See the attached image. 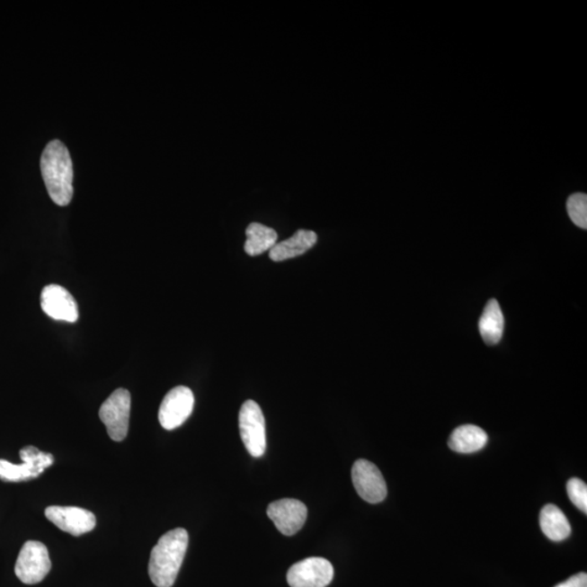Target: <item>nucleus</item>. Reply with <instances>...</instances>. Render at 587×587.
Returning <instances> with one entry per match:
<instances>
[{
	"label": "nucleus",
	"mask_w": 587,
	"mask_h": 587,
	"mask_svg": "<svg viewBox=\"0 0 587 587\" xmlns=\"http://www.w3.org/2000/svg\"><path fill=\"white\" fill-rule=\"evenodd\" d=\"M568 214L570 219L575 226L581 228H587V196L578 193L570 196L567 202Z\"/></svg>",
	"instance_id": "obj_18"
},
{
	"label": "nucleus",
	"mask_w": 587,
	"mask_h": 587,
	"mask_svg": "<svg viewBox=\"0 0 587 587\" xmlns=\"http://www.w3.org/2000/svg\"><path fill=\"white\" fill-rule=\"evenodd\" d=\"M40 306L51 319L69 324H75L79 319V308L74 296L60 285L51 284L44 288L40 295Z\"/></svg>",
	"instance_id": "obj_12"
},
{
	"label": "nucleus",
	"mask_w": 587,
	"mask_h": 587,
	"mask_svg": "<svg viewBox=\"0 0 587 587\" xmlns=\"http://www.w3.org/2000/svg\"><path fill=\"white\" fill-rule=\"evenodd\" d=\"M45 516L61 531L74 537H81L96 527L95 514L79 507L50 506L46 508Z\"/></svg>",
	"instance_id": "obj_10"
},
{
	"label": "nucleus",
	"mask_w": 587,
	"mask_h": 587,
	"mask_svg": "<svg viewBox=\"0 0 587 587\" xmlns=\"http://www.w3.org/2000/svg\"><path fill=\"white\" fill-rule=\"evenodd\" d=\"M40 169L50 199L56 205H69L74 197V165L64 143L53 140L47 144L41 155Z\"/></svg>",
	"instance_id": "obj_1"
},
{
	"label": "nucleus",
	"mask_w": 587,
	"mask_h": 587,
	"mask_svg": "<svg viewBox=\"0 0 587 587\" xmlns=\"http://www.w3.org/2000/svg\"><path fill=\"white\" fill-rule=\"evenodd\" d=\"M241 438L248 453L254 458L263 456L267 449L266 421L256 402L243 404L240 412Z\"/></svg>",
	"instance_id": "obj_6"
},
{
	"label": "nucleus",
	"mask_w": 587,
	"mask_h": 587,
	"mask_svg": "<svg viewBox=\"0 0 587 587\" xmlns=\"http://www.w3.org/2000/svg\"><path fill=\"white\" fill-rule=\"evenodd\" d=\"M129 412H131V394L127 389L118 388L100 409V418L106 425L107 433L114 441L127 438Z\"/></svg>",
	"instance_id": "obj_5"
},
{
	"label": "nucleus",
	"mask_w": 587,
	"mask_h": 587,
	"mask_svg": "<svg viewBox=\"0 0 587 587\" xmlns=\"http://www.w3.org/2000/svg\"><path fill=\"white\" fill-rule=\"evenodd\" d=\"M505 326L503 311L496 299H491L481 316L479 329L487 345H496L502 340Z\"/></svg>",
	"instance_id": "obj_15"
},
{
	"label": "nucleus",
	"mask_w": 587,
	"mask_h": 587,
	"mask_svg": "<svg viewBox=\"0 0 587 587\" xmlns=\"http://www.w3.org/2000/svg\"><path fill=\"white\" fill-rule=\"evenodd\" d=\"M542 531L554 542L565 541L571 534V526L567 517L557 506L548 503L539 514Z\"/></svg>",
	"instance_id": "obj_16"
},
{
	"label": "nucleus",
	"mask_w": 587,
	"mask_h": 587,
	"mask_svg": "<svg viewBox=\"0 0 587 587\" xmlns=\"http://www.w3.org/2000/svg\"><path fill=\"white\" fill-rule=\"evenodd\" d=\"M247 240L245 242V252L249 256H258L277 245L278 233L271 227L261 225V223H251L246 230Z\"/></svg>",
	"instance_id": "obj_17"
},
{
	"label": "nucleus",
	"mask_w": 587,
	"mask_h": 587,
	"mask_svg": "<svg viewBox=\"0 0 587 587\" xmlns=\"http://www.w3.org/2000/svg\"><path fill=\"white\" fill-rule=\"evenodd\" d=\"M189 547V533L184 529H171L159 538L150 554L148 573L157 587L173 586Z\"/></svg>",
	"instance_id": "obj_2"
},
{
	"label": "nucleus",
	"mask_w": 587,
	"mask_h": 587,
	"mask_svg": "<svg viewBox=\"0 0 587 587\" xmlns=\"http://www.w3.org/2000/svg\"><path fill=\"white\" fill-rule=\"evenodd\" d=\"M334 569L329 560L311 557L290 567L288 582L290 587H326L334 580Z\"/></svg>",
	"instance_id": "obj_8"
},
{
	"label": "nucleus",
	"mask_w": 587,
	"mask_h": 587,
	"mask_svg": "<svg viewBox=\"0 0 587 587\" xmlns=\"http://www.w3.org/2000/svg\"><path fill=\"white\" fill-rule=\"evenodd\" d=\"M555 587H587V574L581 573Z\"/></svg>",
	"instance_id": "obj_20"
},
{
	"label": "nucleus",
	"mask_w": 587,
	"mask_h": 587,
	"mask_svg": "<svg viewBox=\"0 0 587 587\" xmlns=\"http://www.w3.org/2000/svg\"><path fill=\"white\" fill-rule=\"evenodd\" d=\"M567 491L570 501L580 509L582 512L587 513V485L586 483L573 477L567 485Z\"/></svg>",
	"instance_id": "obj_19"
},
{
	"label": "nucleus",
	"mask_w": 587,
	"mask_h": 587,
	"mask_svg": "<svg viewBox=\"0 0 587 587\" xmlns=\"http://www.w3.org/2000/svg\"><path fill=\"white\" fill-rule=\"evenodd\" d=\"M488 436L485 430L474 424H465L451 433L449 446L460 454H472L485 448Z\"/></svg>",
	"instance_id": "obj_14"
},
{
	"label": "nucleus",
	"mask_w": 587,
	"mask_h": 587,
	"mask_svg": "<svg viewBox=\"0 0 587 587\" xmlns=\"http://www.w3.org/2000/svg\"><path fill=\"white\" fill-rule=\"evenodd\" d=\"M318 241V236L314 231L299 230L292 237L283 242L277 243L269 253L273 262H284L288 259L300 256L308 252Z\"/></svg>",
	"instance_id": "obj_13"
},
{
	"label": "nucleus",
	"mask_w": 587,
	"mask_h": 587,
	"mask_svg": "<svg viewBox=\"0 0 587 587\" xmlns=\"http://www.w3.org/2000/svg\"><path fill=\"white\" fill-rule=\"evenodd\" d=\"M195 398L189 387H176L165 395L159 408V422L165 430H174L193 413Z\"/></svg>",
	"instance_id": "obj_7"
},
{
	"label": "nucleus",
	"mask_w": 587,
	"mask_h": 587,
	"mask_svg": "<svg viewBox=\"0 0 587 587\" xmlns=\"http://www.w3.org/2000/svg\"><path fill=\"white\" fill-rule=\"evenodd\" d=\"M51 568L49 549L43 543L28 541L20 550L14 573L24 584H38Z\"/></svg>",
	"instance_id": "obj_4"
},
{
	"label": "nucleus",
	"mask_w": 587,
	"mask_h": 587,
	"mask_svg": "<svg viewBox=\"0 0 587 587\" xmlns=\"http://www.w3.org/2000/svg\"><path fill=\"white\" fill-rule=\"evenodd\" d=\"M352 483L358 494L370 503H378L387 495V482L372 462L366 459L357 460L351 470Z\"/></svg>",
	"instance_id": "obj_9"
},
{
	"label": "nucleus",
	"mask_w": 587,
	"mask_h": 587,
	"mask_svg": "<svg viewBox=\"0 0 587 587\" xmlns=\"http://www.w3.org/2000/svg\"><path fill=\"white\" fill-rule=\"evenodd\" d=\"M267 514L280 533L292 537L304 527L308 511L304 503L285 498L270 503Z\"/></svg>",
	"instance_id": "obj_11"
},
{
	"label": "nucleus",
	"mask_w": 587,
	"mask_h": 587,
	"mask_svg": "<svg viewBox=\"0 0 587 587\" xmlns=\"http://www.w3.org/2000/svg\"><path fill=\"white\" fill-rule=\"evenodd\" d=\"M20 458L23 461L21 465L0 459V480L18 483L36 479L55 461L53 455L43 453L34 446L21 449Z\"/></svg>",
	"instance_id": "obj_3"
}]
</instances>
